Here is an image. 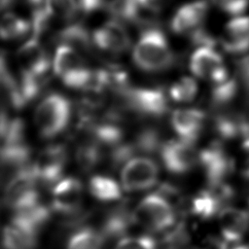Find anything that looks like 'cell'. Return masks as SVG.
<instances>
[{"instance_id":"32","label":"cell","mask_w":249,"mask_h":249,"mask_svg":"<svg viewBox=\"0 0 249 249\" xmlns=\"http://www.w3.org/2000/svg\"><path fill=\"white\" fill-rule=\"evenodd\" d=\"M214 5L230 15H239L249 6V0H212Z\"/></svg>"},{"instance_id":"2","label":"cell","mask_w":249,"mask_h":249,"mask_svg":"<svg viewBox=\"0 0 249 249\" xmlns=\"http://www.w3.org/2000/svg\"><path fill=\"white\" fill-rule=\"evenodd\" d=\"M71 117L70 99L61 93L52 92L45 96L36 107L34 123L43 138L52 139L68 127Z\"/></svg>"},{"instance_id":"23","label":"cell","mask_w":249,"mask_h":249,"mask_svg":"<svg viewBox=\"0 0 249 249\" xmlns=\"http://www.w3.org/2000/svg\"><path fill=\"white\" fill-rule=\"evenodd\" d=\"M122 186L107 175H93L89 181V191L90 195L104 202L115 201L122 196Z\"/></svg>"},{"instance_id":"24","label":"cell","mask_w":249,"mask_h":249,"mask_svg":"<svg viewBox=\"0 0 249 249\" xmlns=\"http://www.w3.org/2000/svg\"><path fill=\"white\" fill-rule=\"evenodd\" d=\"M103 147L94 141L90 136L77 147L75 157L79 166L85 170L89 171L98 165L104 158Z\"/></svg>"},{"instance_id":"3","label":"cell","mask_w":249,"mask_h":249,"mask_svg":"<svg viewBox=\"0 0 249 249\" xmlns=\"http://www.w3.org/2000/svg\"><path fill=\"white\" fill-rule=\"evenodd\" d=\"M132 216L135 225L152 232H165L177 223L174 206L157 193L142 198L132 210Z\"/></svg>"},{"instance_id":"31","label":"cell","mask_w":249,"mask_h":249,"mask_svg":"<svg viewBox=\"0 0 249 249\" xmlns=\"http://www.w3.org/2000/svg\"><path fill=\"white\" fill-rule=\"evenodd\" d=\"M235 78L244 89L249 100V54L243 55L235 61Z\"/></svg>"},{"instance_id":"14","label":"cell","mask_w":249,"mask_h":249,"mask_svg":"<svg viewBox=\"0 0 249 249\" xmlns=\"http://www.w3.org/2000/svg\"><path fill=\"white\" fill-rule=\"evenodd\" d=\"M219 216L222 239L229 243H238L249 231V212L227 206Z\"/></svg>"},{"instance_id":"8","label":"cell","mask_w":249,"mask_h":249,"mask_svg":"<svg viewBox=\"0 0 249 249\" xmlns=\"http://www.w3.org/2000/svg\"><path fill=\"white\" fill-rule=\"evenodd\" d=\"M192 73L202 80L213 84L230 78L223 57L213 46H198L194 51L189 62Z\"/></svg>"},{"instance_id":"35","label":"cell","mask_w":249,"mask_h":249,"mask_svg":"<svg viewBox=\"0 0 249 249\" xmlns=\"http://www.w3.org/2000/svg\"><path fill=\"white\" fill-rule=\"evenodd\" d=\"M139 1L147 11L156 15L160 13L166 6L169 0H139Z\"/></svg>"},{"instance_id":"4","label":"cell","mask_w":249,"mask_h":249,"mask_svg":"<svg viewBox=\"0 0 249 249\" xmlns=\"http://www.w3.org/2000/svg\"><path fill=\"white\" fill-rule=\"evenodd\" d=\"M122 101V108L142 117L160 118L168 111V97L163 89L159 87L129 86L117 94Z\"/></svg>"},{"instance_id":"28","label":"cell","mask_w":249,"mask_h":249,"mask_svg":"<svg viewBox=\"0 0 249 249\" xmlns=\"http://www.w3.org/2000/svg\"><path fill=\"white\" fill-rule=\"evenodd\" d=\"M197 84L191 77H182L174 82L168 89V96L177 103H188L193 101L197 94Z\"/></svg>"},{"instance_id":"18","label":"cell","mask_w":249,"mask_h":249,"mask_svg":"<svg viewBox=\"0 0 249 249\" xmlns=\"http://www.w3.org/2000/svg\"><path fill=\"white\" fill-rule=\"evenodd\" d=\"M132 225H134L132 210L127 204H120L106 213L99 230L108 240L124 235Z\"/></svg>"},{"instance_id":"6","label":"cell","mask_w":249,"mask_h":249,"mask_svg":"<svg viewBox=\"0 0 249 249\" xmlns=\"http://www.w3.org/2000/svg\"><path fill=\"white\" fill-rule=\"evenodd\" d=\"M68 150L61 143L51 144L32 160V168L40 185L54 186L61 178L68 161Z\"/></svg>"},{"instance_id":"39","label":"cell","mask_w":249,"mask_h":249,"mask_svg":"<svg viewBox=\"0 0 249 249\" xmlns=\"http://www.w3.org/2000/svg\"><path fill=\"white\" fill-rule=\"evenodd\" d=\"M185 249H201L199 247H195V246H191V247H188V248H185Z\"/></svg>"},{"instance_id":"29","label":"cell","mask_w":249,"mask_h":249,"mask_svg":"<svg viewBox=\"0 0 249 249\" xmlns=\"http://www.w3.org/2000/svg\"><path fill=\"white\" fill-rule=\"evenodd\" d=\"M43 7L52 19L71 21L79 13L76 0H45Z\"/></svg>"},{"instance_id":"19","label":"cell","mask_w":249,"mask_h":249,"mask_svg":"<svg viewBox=\"0 0 249 249\" xmlns=\"http://www.w3.org/2000/svg\"><path fill=\"white\" fill-rule=\"evenodd\" d=\"M226 207L224 201L207 186L206 189L199 191L191 199L189 209L191 213L197 218L201 220H210L219 215Z\"/></svg>"},{"instance_id":"33","label":"cell","mask_w":249,"mask_h":249,"mask_svg":"<svg viewBox=\"0 0 249 249\" xmlns=\"http://www.w3.org/2000/svg\"><path fill=\"white\" fill-rule=\"evenodd\" d=\"M239 169L241 175L249 180V137L244 138L240 146Z\"/></svg>"},{"instance_id":"13","label":"cell","mask_w":249,"mask_h":249,"mask_svg":"<svg viewBox=\"0 0 249 249\" xmlns=\"http://www.w3.org/2000/svg\"><path fill=\"white\" fill-rule=\"evenodd\" d=\"M205 113L198 108L176 109L171 114L170 124L179 138L195 142L201 133Z\"/></svg>"},{"instance_id":"5","label":"cell","mask_w":249,"mask_h":249,"mask_svg":"<svg viewBox=\"0 0 249 249\" xmlns=\"http://www.w3.org/2000/svg\"><path fill=\"white\" fill-rule=\"evenodd\" d=\"M159 175V165L153 159L146 156L134 157L123 165L121 186L128 193L146 191L158 183Z\"/></svg>"},{"instance_id":"27","label":"cell","mask_w":249,"mask_h":249,"mask_svg":"<svg viewBox=\"0 0 249 249\" xmlns=\"http://www.w3.org/2000/svg\"><path fill=\"white\" fill-rule=\"evenodd\" d=\"M238 82L235 77H230L225 81L213 84L210 101L214 108L221 109L229 105L236 96Z\"/></svg>"},{"instance_id":"12","label":"cell","mask_w":249,"mask_h":249,"mask_svg":"<svg viewBox=\"0 0 249 249\" xmlns=\"http://www.w3.org/2000/svg\"><path fill=\"white\" fill-rule=\"evenodd\" d=\"M20 73L30 75H47L51 70V59L39 39L30 37L18 51Z\"/></svg>"},{"instance_id":"20","label":"cell","mask_w":249,"mask_h":249,"mask_svg":"<svg viewBox=\"0 0 249 249\" xmlns=\"http://www.w3.org/2000/svg\"><path fill=\"white\" fill-rule=\"evenodd\" d=\"M86 66L79 51L66 46L58 45L53 59V71L60 79Z\"/></svg>"},{"instance_id":"15","label":"cell","mask_w":249,"mask_h":249,"mask_svg":"<svg viewBox=\"0 0 249 249\" xmlns=\"http://www.w3.org/2000/svg\"><path fill=\"white\" fill-rule=\"evenodd\" d=\"M223 49L231 54L249 51V17H236L225 26L221 41Z\"/></svg>"},{"instance_id":"10","label":"cell","mask_w":249,"mask_h":249,"mask_svg":"<svg viewBox=\"0 0 249 249\" xmlns=\"http://www.w3.org/2000/svg\"><path fill=\"white\" fill-rule=\"evenodd\" d=\"M92 45L111 54H121L125 53L131 44L130 36L118 20H109L95 29L91 34Z\"/></svg>"},{"instance_id":"25","label":"cell","mask_w":249,"mask_h":249,"mask_svg":"<svg viewBox=\"0 0 249 249\" xmlns=\"http://www.w3.org/2000/svg\"><path fill=\"white\" fill-rule=\"evenodd\" d=\"M31 32V23L24 18L12 14H5L0 19V38L13 41L23 38Z\"/></svg>"},{"instance_id":"1","label":"cell","mask_w":249,"mask_h":249,"mask_svg":"<svg viewBox=\"0 0 249 249\" xmlns=\"http://www.w3.org/2000/svg\"><path fill=\"white\" fill-rule=\"evenodd\" d=\"M135 66L147 73H159L170 69L175 55L165 34L156 25L144 27L132 51Z\"/></svg>"},{"instance_id":"17","label":"cell","mask_w":249,"mask_h":249,"mask_svg":"<svg viewBox=\"0 0 249 249\" xmlns=\"http://www.w3.org/2000/svg\"><path fill=\"white\" fill-rule=\"evenodd\" d=\"M39 232L12 218L2 231L3 249H35L38 245Z\"/></svg>"},{"instance_id":"38","label":"cell","mask_w":249,"mask_h":249,"mask_svg":"<svg viewBox=\"0 0 249 249\" xmlns=\"http://www.w3.org/2000/svg\"><path fill=\"white\" fill-rule=\"evenodd\" d=\"M26 2L29 3V4L32 5V6H37V7H39V6L41 5V3L43 2V0H26Z\"/></svg>"},{"instance_id":"22","label":"cell","mask_w":249,"mask_h":249,"mask_svg":"<svg viewBox=\"0 0 249 249\" xmlns=\"http://www.w3.org/2000/svg\"><path fill=\"white\" fill-rule=\"evenodd\" d=\"M105 241L100 230L82 226L71 232L66 249H102Z\"/></svg>"},{"instance_id":"26","label":"cell","mask_w":249,"mask_h":249,"mask_svg":"<svg viewBox=\"0 0 249 249\" xmlns=\"http://www.w3.org/2000/svg\"><path fill=\"white\" fill-rule=\"evenodd\" d=\"M136 154L151 155L160 153L163 141L160 131L155 127H144L131 141Z\"/></svg>"},{"instance_id":"16","label":"cell","mask_w":249,"mask_h":249,"mask_svg":"<svg viewBox=\"0 0 249 249\" xmlns=\"http://www.w3.org/2000/svg\"><path fill=\"white\" fill-rule=\"evenodd\" d=\"M108 13L118 21L130 22L141 25H153L154 15L147 11L139 0H111L107 4Z\"/></svg>"},{"instance_id":"34","label":"cell","mask_w":249,"mask_h":249,"mask_svg":"<svg viewBox=\"0 0 249 249\" xmlns=\"http://www.w3.org/2000/svg\"><path fill=\"white\" fill-rule=\"evenodd\" d=\"M79 8V12L84 14H91L102 9L106 0H76Z\"/></svg>"},{"instance_id":"11","label":"cell","mask_w":249,"mask_h":249,"mask_svg":"<svg viewBox=\"0 0 249 249\" xmlns=\"http://www.w3.org/2000/svg\"><path fill=\"white\" fill-rule=\"evenodd\" d=\"M208 8V3L205 0H197L181 6L171 18V30L178 35L190 36L191 38L194 34L203 29L202 25Z\"/></svg>"},{"instance_id":"36","label":"cell","mask_w":249,"mask_h":249,"mask_svg":"<svg viewBox=\"0 0 249 249\" xmlns=\"http://www.w3.org/2000/svg\"><path fill=\"white\" fill-rule=\"evenodd\" d=\"M216 249H249V244L241 243H229L222 238L215 239L213 242Z\"/></svg>"},{"instance_id":"9","label":"cell","mask_w":249,"mask_h":249,"mask_svg":"<svg viewBox=\"0 0 249 249\" xmlns=\"http://www.w3.org/2000/svg\"><path fill=\"white\" fill-rule=\"evenodd\" d=\"M197 163L201 166L208 184L226 181L234 166L232 159L219 141L198 152Z\"/></svg>"},{"instance_id":"21","label":"cell","mask_w":249,"mask_h":249,"mask_svg":"<svg viewBox=\"0 0 249 249\" xmlns=\"http://www.w3.org/2000/svg\"><path fill=\"white\" fill-rule=\"evenodd\" d=\"M55 40L59 45H66L77 51L88 52L93 46L91 35L87 27L79 22H71L65 25L57 32Z\"/></svg>"},{"instance_id":"30","label":"cell","mask_w":249,"mask_h":249,"mask_svg":"<svg viewBox=\"0 0 249 249\" xmlns=\"http://www.w3.org/2000/svg\"><path fill=\"white\" fill-rule=\"evenodd\" d=\"M114 249H158V241L151 235L123 237Z\"/></svg>"},{"instance_id":"7","label":"cell","mask_w":249,"mask_h":249,"mask_svg":"<svg viewBox=\"0 0 249 249\" xmlns=\"http://www.w3.org/2000/svg\"><path fill=\"white\" fill-rule=\"evenodd\" d=\"M160 155L165 169L176 175L188 173L198 161L195 142L181 138L164 142Z\"/></svg>"},{"instance_id":"37","label":"cell","mask_w":249,"mask_h":249,"mask_svg":"<svg viewBox=\"0 0 249 249\" xmlns=\"http://www.w3.org/2000/svg\"><path fill=\"white\" fill-rule=\"evenodd\" d=\"M13 3L14 0H0V12L8 9Z\"/></svg>"}]
</instances>
